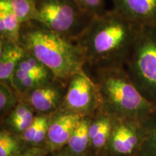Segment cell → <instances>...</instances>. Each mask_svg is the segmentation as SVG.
Returning <instances> with one entry per match:
<instances>
[{
    "label": "cell",
    "instance_id": "6da1fadb",
    "mask_svg": "<svg viewBox=\"0 0 156 156\" xmlns=\"http://www.w3.org/2000/svg\"><path fill=\"white\" fill-rule=\"evenodd\" d=\"M138 26L114 9L95 16L76 40L86 64L96 69L124 67L137 38Z\"/></svg>",
    "mask_w": 156,
    "mask_h": 156
},
{
    "label": "cell",
    "instance_id": "7a4b0ae2",
    "mask_svg": "<svg viewBox=\"0 0 156 156\" xmlns=\"http://www.w3.org/2000/svg\"><path fill=\"white\" fill-rule=\"evenodd\" d=\"M19 43L56 79L65 83L75 74L83 71L86 64L83 50L77 43L54 32L38 21L22 23Z\"/></svg>",
    "mask_w": 156,
    "mask_h": 156
},
{
    "label": "cell",
    "instance_id": "3957f363",
    "mask_svg": "<svg viewBox=\"0 0 156 156\" xmlns=\"http://www.w3.org/2000/svg\"><path fill=\"white\" fill-rule=\"evenodd\" d=\"M95 83L100 109L114 118L142 121L156 111L136 88L124 67L97 69Z\"/></svg>",
    "mask_w": 156,
    "mask_h": 156
},
{
    "label": "cell",
    "instance_id": "277c9868",
    "mask_svg": "<svg viewBox=\"0 0 156 156\" xmlns=\"http://www.w3.org/2000/svg\"><path fill=\"white\" fill-rule=\"evenodd\" d=\"M126 70L142 96L156 107V27H141Z\"/></svg>",
    "mask_w": 156,
    "mask_h": 156
},
{
    "label": "cell",
    "instance_id": "5b68a950",
    "mask_svg": "<svg viewBox=\"0 0 156 156\" xmlns=\"http://www.w3.org/2000/svg\"><path fill=\"white\" fill-rule=\"evenodd\" d=\"M36 2L37 21L73 41L81 36L93 18L75 0H36Z\"/></svg>",
    "mask_w": 156,
    "mask_h": 156
},
{
    "label": "cell",
    "instance_id": "8992f818",
    "mask_svg": "<svg viewBox=\"0 0 156 156\" xmlns=\"http://www.w3.org/2000/svg\"><path fill=\"white\" fill-rule=\"evenodd\" d=\"M100 107L96 83L84 70L69 78L61 108L85 116H90L95 109Z\"/></svg>",
    "mask_w": 156,
    "mask_h": 156
},
{
    "label": "cell",
    "instance_id": "52a82bcc",
    "mask_svg": "<svg viewBox=\"0 0 156 156\" xmlns=\"http://www.w3.org/2000/svg\"><path fill=\"white\" fill-rule=\"evenodd\" d=\"M54 78L56 77L44 64L25 51L15 70L12 86L21 98Z\"/></svg>",
    "mask_w": 156,
    "mask_h": 156
},
{
    "label": "cell",
    "instance_id": "ba28073f",
    "mask_svg": "<svg viewBox=\"0 0 156 156\" xmlns=\"http://www.w3.org/2000/svg\"><path fill=\"white\" fill-rule=\"evenodd\" d=\"M143 135L142 121L115 118L106 149L116 156H134Z\"/></svg>",
    "mask_w": 156,
    "mask_h": 156
},
{
    "label": "cell",
    "instance_id": "9c48e42d",
    "mask_svg": "<svg viewBox=\"0 0 156 156\" xmlns=\"http://www.w3.org/2000/svg\"><path fill=\"white\" fill-rule=\"evenodd\" d=\"M83 117L61 108L50 114L47 136L44 142L46 151L54 153L65 147Z\"/></svg>",
    "mask_w": 156,
    "mask_h": 156
},
{
    "label": "cell",
    "instance_id": "30bf717a",
    "mask_svg": "<svg viewBox=\"0 0 156 156\" xmlns=\"http://www.w3.org/2000/svg\"><path fill=\"white\" fill-rule=\"evenodd\" d=\"M65 82L54 78L21 97L27 101L34 111L41 114H51L61 108L65 95Z\"/></svg>",
    "mask_w": 156,
    "mask_h": 156
},
{
    "label": "cell",
    "instance_id": "8fae6325",
    "mask_svg": "<svg viewBox=\"0 0 156 156\" xmlns=\"http://www.w3.org/2000/svg\"><path fill=\"white\" fill-rule=\"evenodd\" d=\"M113 9L140 27H156V0H112Z\"/></svg>",
    "mask_w": 156,
    "mask_h": 156
},
{
    "label": "cell",
    "instance_id": "7c38bea8",
    "mask_svg": "<svg viewBox=\"0 0 156 156\" xmlns=\"http://www.w3.org/2000/svg\"><path fill=\"white\" fill-rule=\"evenodd\" d=\"M25 52L20 43L0 39V83L12 86L15 70Z\"/></svg>",
    "mask_w": 156,
    "mask_h": 156
},
{
    "label": "cell",
    "instance_id": "4fadbf2b",
    "mask_svg": "<svg viewBox=\"0 0 156 156\" xmlns=\"http://www.w3.org/2000/svg\"><path fill=\"white\" fill-rule=\"evenodd\" d=\"M115 118L103 111L90 124V147L95 153H99L108 146Z\"/></svg>",
    "mask_w": 156,
    "mask_h": 156
},
{
    "label": "cell",
    "instance_id": "5bb4252c",
    "mask_svg": "<svg viewBox=\"0 0 156 156\" xmlns=\"http://www.w3.org/2000/svg\"><path fill=\"white\" fill-rule=\"evenodd\" d=\"M21 25L9 0H0V39L19 43Z\"/></svg>",
    "mask_w": 156,
    "mask_h": 156
},
{
    "label": "cell",
    "instance_id": "9a60e30c",
    "mask_svg": "<svg viewBox=\"0 0 156 156\" xmlns=\"http://www.w3.org/2000/svg\"><path fill=\"white\" fill-rule=\"evenodd\" d=\"M90 116L82 118L77 127L70 136L66 149L77 155H84L90 147L89 129L91 122Z\"/></svg>",
    "mask_w": 156,
    "mask_h": 156
},
{
    "label": "cell",
    "instance_id": "2e32d148",
    "mask_svg": "<svg viewBox=\"0 0 156 156\" xmlns=\"http://www.w3.org/2000/svg\"><path fill=\"white\" fill-rule=\"evenodd\" d=\"M49 115L41 114L36 116L31 125L26 131L21 134L20 140L32 147H38L45 142L47 136Z\"/></svg>",
    "mask_w": 156,
    "mask_h": 156
},
{
    "label": "cell",
    "instance_id": "e0dca14e",
    "mask_svg": "<svg viewBox=\"0 0 156 156\" xmlns=\"http://www.w3.org/2000/svg\"><path fill=\"white\" fill-rule=\"evenodd\" d=\"M143 139L134 156H156V111L142 121Z\"/></svg>",
    "mask_w": 156,
    "mask_h": 156
},
{
    "label": "cell",
    "instance_id": "ac0fdd59",
    "mask_svg": "<svg viewBox=\"0 0 156 156\" xmlns=\"http://www.w3.org/2000/svg\"><path fill=\"white\" fill-rule=\"evenodd\" d=\"M9 2L21 23L38 20L36 0H9Z\"/></svg>",
    "mask_w": 156,
    "mask_h": 156
},
{
    "label": "cell",
    "instance_id": "d6986e66",
    "mask_svg": "<svg viewBox=\"0 0 156 156\" xmlns=\"http://www.w3.org/2000/svg\"><path fill=\"white\" fill-rule=\"evenodd\" d=\"M20 101V96L11 85L0 83V112L2 116H8Z\"/></svg>",
    "mask_w": 156,
    "mask_h": 156
},
{
    "label": "cell",
    "instance_id": "ffe728a7",
    "mask_svg": "<svg viewBox=\"0 0 156 156\" xmlns=\"http://www.w3.org/2000/svg\"><path fill=\"white\" fill-rule=\"evenodd\" d=\"M20 139L7 129L0 132V156H16L21 153Z\"/></svg>",
    "mask_w": 156,
    "mask_h": 156
},
{
    "label": "cell",
    "instance_id": "44dd1931",
    "mask_svg": "<svg viewBox=\"0 0 156 156\" xmlns=\"http://www.w3.org/2000/svg\"><path fill=\"white\" fill-rule=\"evenodd\" d=\"M84 12L92 17L103 14L105 9L106 0H75Z\"/></svg>",
    "mask_w": 156,
    "mask_h": 156
},
{
    "label": "cell",
    "instance_id": "7402d4cb",
    "mask_svg": "<svg viewBox=\"0 0 156 156\" xmlns=\"http://www.w3.org/2000/svg\"><path fill=\"white\" fill-rule=\"evenodd\" d=\"M16 156H46V150L39 147H32L30 149L21 152Z\"/></svg>",
    "mask_w": 156,
    "mask_h": 156
},
{
    "label": "cell",
    "instance_id": "603a6c76",
    "mask_svg": "<svg viewBox=\"0 0 156 156\" xmlns=\"http://www.w3.org/2000/svg\"><path fill=\"white\" fill-rule=\"evenodd\" d=\"M52 156H85V155H75V154L70 153L69 151H68L67 149H64L63 150V148L61 150H59V151H56L53 153V155Z\"/></svg>",
    "mask_w": 156,
    "mask_h": 156
}]
</instances>
